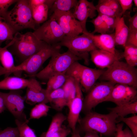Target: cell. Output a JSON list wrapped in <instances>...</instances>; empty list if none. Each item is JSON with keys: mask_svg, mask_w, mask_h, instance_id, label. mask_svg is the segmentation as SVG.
<instances>
[{"mask_svg": "<svg viewBox=\"0 0 137 137\" xmlns=\"http://www.w3.org/2000/svg\"><path fill=\"white\" fill-rule=\"evenodd\" d=\"M7 45L8 50L20 64L48 44L39 40L33 32H28L22 34L18 32Z\"/></svg>", "mask_w": 137, "mask_h": 137, "instance_id": "obj_1", "label": "cell"}, {"mask_svg": "<svg viewBox=\"0 0 137 137\" xmlns=\"http://www.w3.org/2000/svg\"><path fill=\"white\" fill-rule=\"evenodd\" d=\"M115 113L110 112L104 114L90 111L80 121L82 130L85 132L91 131L110 136L115 135L116 132V119Z\"/></svg>", "mask_w": 137, "mask_h": 137, "instance_id": "obj_2", "label": "cell"}, {"mask_svg": "<svg viewBox=\"0 0 137 137\" xmlns=\"http://www.w3.org/2000/svg\"><path fill=\"white\" fill-rule=\"evenodd\" d=\"M3 18L16 33L27 28H37L33 20L29 0H18Z\"/></svg>", "mask_w": 137, "mask_h": 137, "instance_id": "obj_3", "label": "cell"}, {"mask_svg": "<svg viewBox=\"0 0 137 137\" xmlns=\"http://www.w3.org/2000/svg\"><path fill=\"white\" fill-rule=\"evenodd\" d=\"M100 77L105 81L126 84L137 89V69L120 60L107 68Z\"/></svg>", "mask_w": 137, "mask_h": 137, "instance_id": "obj_4", "label": "cell"}, {"mask_svg": "<svg viewBox=\"0 0 137 137\" xmlns=\"http://www.w3.org/2000/svg\"><path fill=\"white\" fill-rule=\"evenodd\" d=\"M50 58L46 67L33 77H36L42 80L48 81L50 77L56 74L65 73L74 62L81 60L68 50L63 53L57 52Z\"/></svg>", "mask_w": 137, "mask_h": 137, "instance_id": "obj_5", "label": "cell"}, {"mask_svg": "<svg viewBox=\"0 0 137 137\" xmlns=\"http://www.w3.org/2000/svg\"><path fill=\"white\" fill-rule=\"evenodd\" d=\"M61 47L57 44L47 45L23 63L15 66L12 71V73L17 74L24 72L28 76L33 77L47 60L56 53L60 52Z\"/></svg>", "mask_w": 137, "mask_h": 137, "instance_id": "obj_6", "label": "cell"}, {"mask_svg": "<svg viewBox=\"0 0 137 137\" xmlns=\"http://www.w3.org/2000/svg\"><path fill=\"white\" fill-rule=\"evenodd\" d=\"M88 32H83L81 35L74 37L65 36L57 44L61 47H67L68 50L81 59H83L85 63L88 64L89 62V53L97 49Z\"/></svg>", "mask_w": 137, "mask_h": 137, "instance_id": "obj_7", "label": "cell"}, {"mask_svg": "<svg viewBox=\"0 0 137 137\" xmlns=\"http://www.w3.org/2000/svg\"><path fill=\"white\" fill-rule=\"evenodd\" d=\"M105 70L92 68L83 65L78 61L74 62L65 72L67 76L73 77L79 82L85 92L89 91Z\"/></svg>", "mask_w": 137, "mask_h": 137, "instance_id": "obj_8", "label": "cell"}, {"mask_svg": "<svg viewBox=\"0 0 137 137\" xmlns=\"http://www.w3.org/2000/svg\"><path fill=\"white\" fill-rule=\"evenodd\" d=\"M115 84L107 81L95 84L83 100L82 110L87 113L99 104L107 101Z\"/></svg>", "mask_w": 137, "mask_h": 137, "instance_id": "obj_9", "label": "cell"}, {"mask_svg": "<svg viewBox=\"0 0 137 137\" xmlns=\"http://www.w3.org/2000/svg\"><path fill=\"white\" fill-rule=\"evenodd\" d=\"M33 32L39 40L50 45L57 44L65 36L58 24L51 17Z\"/></svg>", "mask_w": 137, "mask_h": 137, "instance_id": "obj_10", "label": "cell"}, {"mask_svg": "<svg viewBox=\"0 0 137 137\" xmlns=\"http://www.w3.org/2000/svg\"><path fill=\"white\" fill-rule=\"evenodd\" d=\"M50 17L57 22L65 36H75L83 32L81 23L75 18L71 11H55Z\"/></svg>", "mask_w": 137, "mask_h": 137, "instance_id": "obj_11", "label": "cell"}, {"mask_svg": "<svg viewBox=\"0 0 137 137\" xmlns=\"http://www.w3.org/2000/svg\"><path fill=\"white\" fill-rule=\"evenodd\" d=\"M2 94L6 109L15 119L22 121H29L24 111L25 98L19 92L13 90L7 93L2 92Z\"/></svg>", "mask_w": 137, "mask_h": 137, "instance_id": "obj_12", "label": "cell"}, {"mask_svg": "<svg viewBox=\"0 0 137 137\" xmlns=\"http://www.w3.org/2000/svg\"><path fill=\"white\" fill-rule=\"evenodd\" d=\"M136 88L128 85L116 84L114 86L107 101L118 106L137 100Z\"/></svg>", "mask_w": 137, "mask_h": 137, "instance_id": "obj_13", "label": "cell"}, {"mask_svg": "<svg viewBox=\"0 0 137 137\" xmlns=\"http://www.w3.org/2000/svg\"><path fill=\"white\" fill-rule=\"evenodd\" d=\"M75 79L76 89V95L74 98L67 106L69 109V112L67 119L68 127L72 132L76 129V124L79 120L80 113L82 110L83 101L81 86L79 81Z\"/></svg>", "mask_w": 137, "mask_h": 137, "instance_id": "obj_14", "label": "cell"}, {"mask_svg": "<svg viewBox=\"0 0 137 137\" xmlns=\"http://www.w3.org/2000/svg\"><path fill=\"white\" fill-rule=\"evenodd\" d=\"M27 88L25 98L27 104L33 105L36 104L49 102L46 89H43L35 79L31 78Z\"/></svg>", "mask_w": 137, "mask_h": 137, "instance_id": "obj_15", "label": "cell"}, {"mask_svg": "<svg viewBox=\"0 0 137 137\" xmlns=\"http://www.w3.org/2000/svg\"><path fill=\"white\" fill-rule=\"evenodd\" d=\"M74 9L72 12L73 15L81 23L83 32L87 31L86 23L88 19L93 18L96 15L95 6L93 2L87 0H79Z\"/></svg>", "mask_w": 137, "mask_h": 137, "instance_id": "obj_16", "label": "cell"}, {"mask_svg": "<svg viewBox=\"0 0 137 137\" xmlns=\"http://www.w3.org/2000/svg\"><path fill=\"white\" fill-rule=\"evenodd\" d=\"M91 59L97 67L101 69L108 68L115 62L123 57V53L115 54L98 49L90 52Z\"/></svg>", "mask_w": 137, "mask_h": 137, "instance_id": "obj_17", "label": "cell"}, {"mask_svg": "<svg viewBox=\"0 0 137 137\" xmlns=\"http://www.w3.org/2000/svg\"><path fill=\"white\" fill-rule=\"evenodd\" d=\"M88 33L92 38L97 49L114 54L118 52L115 48L114 33L97 35L93 34L88 32Z\"/></svg>", "mask_w": 137, "mask_h": 137, "instance_id": "obj_18", "label": "cell"}, {"mask_svg": "<svg viewBox=\"0 0 137 137\" xmlns=\"http://www.w3.org/2000/svg\"><path fill=\"white\" fill-rule=\"evenodd\" d=\"M31 78L26 79L18 76H7L0 81V89L16 90L27 88Z\"/></svg>", "mask_w": 137, "mask_h": 137, "instance_id": "obj_19", "label": "cell"}, {"mask_svg": "<svg viewBox=\"0 0 137 137\" xmlns=\"http://www.w3.org/2000/svg\"><path fill=\"white\" fill-rule=\"evenodd\" d=\"M6 45L3 47L0 46V61L3 66L0 67V75H5L8 76L15 67L13 55L8 50Z\"/></svg>", "mask_w": 137, "mask_h": 137, "instance_id": "obj_20", "label": "cell"}, {"mask_svg": "<svg viewBox=\"0 0 137 137\" xmlns=\"http://www.w3.org/2000/svg\"><path fill=\"white\" fill-rule=\"evenodd\" d=\"M114 30V38L115 45H122L124 47L129 30L123 17L117 18Z\"/></svg>", "mask_w": 137, "mask_h": 137, "instance_id": "obj_21", "label": "cell"}, {"mask_svg": "<svg viewBox=\"0 0 137 137\" xmlns=\"http://www.w3.org/2000/svg\"><path fill=\"white\" fill-rule=\"evenodd\" d=\"M47 96L49 102L55 109L60 110L66 106L62 87L51 91Z\"/></svg>", "mask_w": 137, "mask_h": 137, "instance_id": "obj_22", "label": "cell"}, {"mask_svg": "<svg viewBox=\"0 0 137 137\" xmlns=\"http://www.w3.org/2000/svg\"><path fill=\"white\" fill-rule=\"evenodd\" d=\"M110 112L116 113L118 117H124L127 115L137 113V101L108 108Z\"/></svg>", "mask_w": 137, "mask_h": 137, "instance_id": "obj_23", "label": "cell"}, {"mask_svg": "<svg viewBox=\"0 0 137 137\" xmlns=\"http://www.w3.org/2000/svg\"><path fill=\"white\" fill-rule=\"evenodd\" d=\"M66 119L67 117L63 113L56 114L53 117L47 130L43 133L40 137H50L61 127L62 124Z\"/></svg>", "mask_w": 137, "mask_h": 137, "instance_id": "obj_24", "label": "cell"}, {"mask_svg": "<svg viewBox=\"0 0 137 137\" xmlns=\"http://www.w3.org/2000/svg\"><path fill=\"white\" fill-rule=\"evenodd\" d=\"M67 76L66 80L62 87L64 93L66 106L74 98L76 91L75 79L72 76Z\"/></svg>", "mask_w": 137, "mask_h": 137, "instance_id": "obj_25", "label": "cell"}, {"mask_svg": "<svg viewBox=\"0 0 137 137\" xmlns=\"http://www.w3.org/2000/svg\"><path fill=\"white\" fill-rule=\"evenodd\" d=\"M31 8L33 18L37 25L47 21L50 9L47 5L42 4Z\"/></svg>", "mask_w": 137, "mask_h": 137, "instance_id": "obj_26", "label": "cell"}, {"mask_svg": "<svg viewBox=\"0 0 137 137\" xmlns=\"http://www.w3.org/2000/svg\"><path fill=\"white\" fill-rule=\"evenodd\" d=\"M65 73L56 74L50 77L48 80L46 89L47 94L51 91L62 87L67 77Z\"/></svg>", "mask_w": 137, "mask_h": 137, "instance_id": "obj_27", "label": "cell"}, {"mask_svg": "<svg viewBox=\"0 0 137 137\" xmlns=\"http://www.w3.org/2000/svg\"><path fill=\"white\" fill-rule=\"evenodd\" d=\"M15 33L5 20L0 16V46L4 41L12 40Z\"/></svg>", "mask_w": 137, "mask_h": 137, "instance_id": "obj_28", "label": "cell"}, {"mask_svg": "<svg viewBox=\"0 0 137 137\" xmlns=\"http://www.w3.org/2000/svg\"><path fill=\"white\" fill-rule=\"evenodd\" d=\"M78 1L77 0H55L50 11L53 13L56 10L64 12L71 11L75 7Z\"/></svg>", "mask_w": 137, "mask_h": 137, "instance_id": "obj_29", "label": "cell"}, {"mask_svg": "<svg viewBox=\"0 0 137 137\" xmlns=\"http://www.w3.org/2000/svg\"><path fill=\"white\" fill-rule=\"evenodd\" d=\"M124 47L123 57L126 63L131 66L135 67L137 65V47L129 45H125Z\"/></svg>", "mask_w": 137, "mask_h": 137, "instance_id": "obj_30", "label": "cell"}, {"mask_svg": "<svg viewBox=\"0 0 137 137\" xmlns=\"http://www.w3.org/2000/svg\"><path fill=\"white\" fill-rule=\"evenodd\" d=\"M51 107L44 103L36 105L31 111L29 119H38L42 117L46 116Z\"/></svg>", "mask_w": 137, "mask_h": 137, "instance_id": "obj_31", "label": "cell"}, {"mask_svg": "<svg viewBox=\"0 0 137 137\" xmlns=\"http://www.w3.org/2000/svg\"><path fill=\"white\" fill-rule=\"evenodd\" d=\"M29 122L15 119V123L19 131L20 137H37L33 130L28 125Z\"/></svg>", "mask_w": 137, "mask_h": 137, "instance_id": "obj_32", "label": "cell"}, {"mask_svg": "<svg viewBox=\"0 0 137 137\" xmlns=\"http://www.w3.org/2000/svg\"><path fill=\"white\" fill-rule=\"evenodd\" d=\"M95 7L96 11L99 14L113 16L116 18H121L106 3L105 0H99L97 4L95 6Z\"/></svg>", "mask_w": 137, "mask_h": 137, "instance_id": "obj_33", "label": "cell"}, {"mask_svg": "<svg viewBox=\"0 0 137 137\" xmlns=\"http://www.w3.org/2000/svg\"><path fill=\"white\" fill-rule=\"evenodd\" d=\"M122 122L126 124L130 128L134 137H137V116L125 118L118 117L116 119V123Z\"/></svg>", "mask_w": 137, "mask_h": 137, "instance_id": "obj_34", "label": "cell"}, {"mask_svg": "<svg viewBox=\"0 0 137 137\" xmlns=\"http://www.w3.org/2000/svg\"><path fill=\"white\" fill-rule=\"evenodd\" d=\"M94 25V29L91 33L93 35L96 32L100 34L107 33V30L104 23L99 14L95 19L90 21Z\"/></svg>", "mask_w": 137, "mask_h": 137, "instance_id": "obj_35", "label": "cell"}, {"mask_svg": "<svg viewBox=\"0 0 137 137\" xmlns=\"http://www.w3.org/2000/svg\"><path fill=\"white\" fill-rule=\"evenodd\" d=\"M99 14L100 15L104 23L107 33H112L113 32L114 30L117 18L103 14Z\"/></svg>", "mask_w": 137, "mask_h": 137, "instance_id": "obj_36", "label": "cell"}, {"mask_svg": "<svg viewBox=\"0 0 137 137\" xmlns=\"http://www.w3.org/2000/svg\"><path fill=\"white\" fill-rule=\"evenodd\" d=\"M0 137H20L17 127H8L0 130Z\"/></svg>", "mask_w": 137, "mask_h": 137, "instance_id": "obj_37", "label": "cell"}, {"mask_svg": "<svg viewBox=\"0 0 137 137\" xmlns=\"http://www.w3.org/2000/svg\"><path fill=\"white\" fill-rule=\"evenodd\" d=\"M18 0H0V16L3 18L8 12L9 8Z\"/></svg>", "mask_w": 137, "mask_h": 137, "instance_id": "obj_38", "label": "cell"}, {"mask_svg": "<svg viewBox=\"0 0 137 137\" xmlns=\"http://www.w3.org/2000/svg\"><path fill=\"white\" fill-rule=\"evenodd\" d=\"M106 3L119 17L123 15L122 10L118 0H105Z\"/></svg>", "mask_w": 137, "mask_h": 137, "instance_id": "obj_39", "label": "cell"}, {"mask_svg": "<svg viewBox=\"0 0 137 137\" xmlns=\"http://www.w3.org/2000/svg\"><path fill=\"white\" fill-rule=\"evenodd\" d=\"M126 45L137 47V31H129L125 46Z\"/></svg>", "mask_w": 137, "mask_h": 137, "instance_id": "obj_40", "label": "cell"}, {"mask_svg": "<svg viewBox=\"0 0 137 137\" xmlns=\"http://www.w3.org/2000/svg\"><path fill=\"white\" fill-rule=\"evenodd\" d=\"M71 130L69 127L62 125L60 128L50 137H66L70 133Z\"/></svg>", "mask_w": 137, "mask_h": 137, "instance_id": "obj_41", "label": "cell"}, {"mask_svg": "<svg viewBox=\"0 0 137 137\" xmlns=\"http://www.w3.org/2000/svg\"><path fill=\"white\" fill-rule=\"evenodd\" d=\"M122 10L123 15L126 11L131 10L133 5L132 0H118Z\"/></svg>", "mask_w": 137, "mask_h": 137, "instance_id": "obj_42", "label": "cell"}, {"mask_svg": "<svg viewBox=\"0 0 137 137\" xmlns=\"http://www.w3.org/2000/svg\"><path fill=\"white\" fill-rule=\"evenodd\" d=\"M55 0H29L31 8L42 4L47 5L50 9L53 5Z\"/></svg>", "mask_w": 137, "mask_h": 137, "instance_id": "obj_43", "label": "cell"}, {"mask_svg": "<svg viewBox=\"0 0 137 137\" xmlns=\"http://www.w3.org/2000/svg\"><path fill=\"white\" fill-rule=\"evenodd\" d=\"M129 26L128 27L130 31H137V13L136 12L132 17H130L129 19Z\"/></svg>", "mask_w": 137, "mask_h": 137, "instance_id": "obj_44", "label": "cell"}, {"mask_svg": "<svg viewBox=\"0 0 137 137\" xmlns=\"http://www.w3.org/2000/svg\"><path fill=\"white\" fill-rule=\"evenodd\" d=\"M123 124L121 123L116 125V132L115 134V137H122V132Z\"/></svg>", "mask_w": 137, "mask_h": 137, "instance_id": "obj_45", "label": "cell"}, {"mask_svg": "<svg viewBox=\"0 0 137 137\" xmlns=\"http://www.w3.org/2000/svg\"><path fill=\"white\" fill-rule=\"evenodd\" d=\"M122 137H134L131 131L126 127L123 130L122 132Z\"/></svg>", "mask_w": 137, "mask_h": 137, "instance_id": "obj_46", "label": "cell"}, {"mask_svg": "<svg viewBox=\"0 0 137 137\" xmlns=\"http://www.w3.org/2000/svg\"><path fill=\"white\" fill-rule=\"evenodd\" d=\"M6 109L2 92H0V113L3 112Z\"/></svg>", "mask_w": 137, "mask_h": 137, "instance_id": "obj_47", "label": "cell"}, {"mask_svg": "<svg viewBox=\"0 0 137 137\" xmlns=\"http://www.w3.org/2000/svg\"><path fill=\"white\" fill-rule=\"evenodd\" d=\"M85 134L83 137H100L97 133L91 131L85 132Z\"/></svg>", "mask_w": 137, "mask_h": 137, "instance_id": "obj_48", "label": "cell"}, {"mask_svg": "<svg viewBox=\"0 0 137 137\" xmlns=\"http://www.w3.org/2000/svg\"><path fill=\"white\" fill-rule=\"evenodd\" d=\"M71 137H81L79 130L76 128L74 131L72 132Z\"/></svg>", "mask_w": 137, "mask_h": 137, "instance_id": "obj_49", "label": "cell"}, {"mask_svg": "<svg viewBox=\"0 0 137 137\" xmlns=\"http://www.w3.org/2000/svg\"><path fill=\"white\" fill-rule=\"evenodd\" d=\"M133 3L134 4V5L135 6L137 7V0H133Z\"/></svg>", "mask_w": 137, "mask_h": 137, "instance_id": "obj_50", "label": "cell"}, {"mask_svg": "<svg viewBox=\"0 0 137 137\" xmlns=\"http://www.w3.org/2000/svg\"><path fill=\"white\" fill-rule=\"evenodd\" d=\"M1 130V128H0V130Z\"/></svg>", "mask_w": 137, "mask_h": 137, "instance_id": "obj_51", "label": "cell"}]
</instances>
